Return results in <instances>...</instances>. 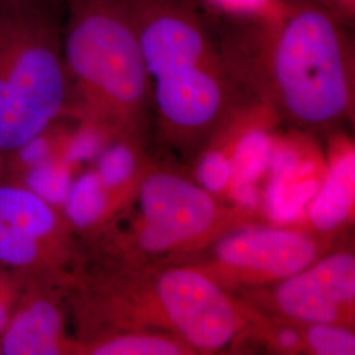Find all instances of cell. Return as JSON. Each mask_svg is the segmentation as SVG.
I'll return each instance as SVG.
<instances>
[{"mask_svg":"<svg viewBox=\"0 0 355 355\" xmlns=\"http://www.w3.org/2000/svg\"><path fill=\"white\" fill-rule=\"evenodd\" d=\"M211 26L236 85L284 119L324 128L352 116L349 26L318 0H274L263 12L220 15Z\"/></svg>","mask_w":355,"mask_h":355,"instance_id":"6da1fadb","label":"cell"},{"mask_svg":"<svg viewBox=\"0 0 355 355\" xmlns=\"http://www.w3.org/2000/svg\"><path fill=\"white\" fill-rule=\"evenodd\" d=\"M64 58L96 124L139 123L150 95L137 33L123 0H64Z\"/></svg>","mask_w":355,"mask_h":355,"instance_id":"7a4b0ae2","label":"cell"},{"mask_svg":"<svg viewBox=\"0 0 355 355\" xmlns=\"http://www.w3.org/2000/svg\"><path fill=\"white\" fill-rule=\"evenodd\" d=\"M64 0H0V71L21 112L42 130L67 102Z\"/></svg>","mask_w":355,"mask_h":355,"instance_id":"3957f363","label":"cell"},{"mask_svg":"<svg viewBox=\"0 0 355 355\" xmlns=\"http://www.w3.org/2000/svg\"><path fill=\"white\" fill-rule=\"evenodd\" d=\"M154 292L166 322L191 349L221 350L243 327L234 302L200 270L168 268L155 279Z\"/></svg>","mask_w":355,"mask_h":355,"instance_id":"277c9868","label":"cell"},{"mask_svg":"<svg viewBox=\"0 0 355 355\" xmlns=\"http://www.w3.org/2000/svg\"><path fill=\"white\" fill-rule=\"evenodd\" d=\"M139 242L149 253H164L193 241L214 227L217 207L209 192L184 178L158 173L141 186Z\"/></svg>","mask_w":355,"mask_h":355,"instance_id":"5b68a950","label":"cell"},{"mask_svg":"<svg viewBox=\"0 0 355 355\" xmlns=\"http://www.w3.org/2000/svg\"><path fill=\"white\" fill-rule=\"evenodd\" d=\"M275 304L282 313L308 324H340L353 313L355 258L333 254L280 282Z\"/></svg>","mask_w":355,"mask_h":355,"instance_id":"8992f818","label":"cell"},{"mask_svg":"<svg viewBox=\"0 0 355 355\" xmlns=\"http://www.w3.org/2000/svg\"><path fill=\"white\" fill-rule=\"evenodd\" d=\"M152 82L159 119L167 127L186 132L214 125L228 111L239 87L223 61L167 73Z\"/></svg>","mask_w":355,"mask_h":355,"instance_id":"52a82bcc","label":"cell"},{"mask_svg":"<svg viewBox=\"0 0 355 355\" xmlns=\"http://www.w3.org/2000/svg\"><path fill=\"white\" fill-rule=\"evenodd\" d=\"M218 265L242 280H283L318 259L309 236L287 229L250 228L233 233L216 246Z\"/></svg>","mask_w":355,"mask_h":355,"instance_id":"ba28073f","label":"cell"},{"mask_svg":"<svg viewBox=\"0 0 355 355\" xmlns=\"http://www.w3.org/2000/svg\"><path fill=\"white\" fill-rule=\"evenodd\" d=\"M64 318L49 302H35L12 318L3 330L1 353L53 355L62 350Z\"/></svg>","mask_w":355,"mask_h":355,"instance_id":"9c48e42d","label":"cell"},{"mask_svg":"<svg viewBox=\"0 0 355 355\" xmlns=\"http://www.w3.org/2000/svg\"><path fill=\"white\" fill-rule=\"evenodd\" d=\"M355 154L346 152L331 162L328 175L320 183L311 202L309 218L320 232L338 228L354 208Z\"/></svg>","mask_w":355,"mask_h":355,"instance_id":"30bf717a","label":"cell"},{"mask_svg":"<svg viewBox=\"0 0 355 355\" xmlns=\"http://www.w3.org/2000/svg\"><path fill=\"white\" fill-rule=\"evenodd\" d=\"M0 220L41 240L51 234L57 218L51 205L31 190L0 187Z\"/></svg>","mask_w":355,"mask_h":355,"instance_id":"8fae6325","label":"cell"},{"mask_svg":"<svg viewBox=\"0 0 355 355\" xmlns=\"http://www.w3.org/2000/svg\"><path fill=\"white\" fill-rule=\"evenodd\" d=\"M316 178L277 179L271 178L267 186L265 207L267 215L277 223H291L304 212L318 193Z\"/></svg>","mask_w":355,"mask_h":355,"instance_id":"7c38bea8","label":"cell"},{"mask_svg":"<svg viewBox=\"0 0 355 355\" xmlns=\"http://www.w3.org/2000/svg\"><path fill=\"white\" fill-rule=\"evenodd\" d=\"M66 215L79 228L95 224L108 205L107 187L96 173H87L71 184L64 202Z\"/></svg>","mask_w":355,"mask_h":355,"instance_id":"4fadbf2b","label":"cell"},{"mask_svg":"<svg viewBox=\"0 0 355 355\" xmlns=\"http://www.w3.org/2000/svg\"><path fill=\"white\" fill-rule=\"evenodd\" d=\"M95 355H180L190 354L191 347L158 334H125L94 346Z\"/></svg>","mask_w":355,"mask_h":355,"instance_id":"5bb4252c","label":"cell"},{"mask_svg":"<svg viewBox=\"0 0 355 355\" xmlns=\"http://www.w3.org/2000/svg\"><path fill=\"white\" fill-rule=\"evenodd\" d=\"M272 148V139L265 130H249L236 146L232 161V174L257 182L268 168Z\"/></svg>","mask_w":355,"mask_h":355,"instance_id":"9a60e30c","label":"cell"},{"mask_svg":"<svg viewBox=\"0 0 355 355\" xmlns=\"http://www.w3.org/2000/svg\"><path fill=\"white\" fill-rule=\"evenodd\" d=\"M71 177L64 161L46 159L32 166L26 175L28 190L48 204H64L71 189Z\"/></svg>","mask_w":355,"mask_h":355,"instance_id":"2e32d148","label":"cell"},{"mask_svg":"<svg viewBox=\"0 0 355 355\" xmlns=\"http://www.w3.org/2000/svg\"><path fill=\"white\" fill-rule=\"evenodd\" d=\"M305 343L313 354H355L354 333L340 324H309Z\"/></svg>","mask_w":355,"mask_h":355,"instance_id":"e0dca14e","label":"cell"},{"mask_svg":"<svg viewBox=\"0 0 355 355\" xmlns=\"http://www.w3.org/2000/svg\"><path fill=\"white\" fill-rule=\"evenodd\" d=\"M40 240L0 220V261L13 266H28L37 259Z\"/></svg>","mask_w":355,"mask_h":355,"instance_id":"ac0fdd59","label":"cell"},{"mask_svg":"<svg viewBox=\"0 0 355 355\" xmlns=\"http://www.w3.org/2000/svg\"><path fill=\"white\" fill-rule=\"evenodd\" d=\"M132 150L121 144L110 148L99 159L98 175L107 189H114L129 180L135 171Z\"/></svg>","mask_w":355,"mask_h":355,"instance_id":"d6986e66","label":"cell"},{"mask_svg":"<svg viewBox=\"0 0 355 355\" xmlns=\"http://www.w3.org/2000/svg\"><path fill=\"white\" fill-rule=\"evenodd\" d=\"M268 168L271 170V178L296 179L313 177L316 165L311 161H300L296 150L287 145H282L272 148Z\"/></svg>","mask_w":355,"mask_h":355,"instance_id":"ffe728a7","label":"cell"},{"mask_svg":"<svg viewBox=\"0 0 355 355\" xmlns=\"http://www.w3.org/2000/svg\"><path fill=\"white\" fill-rule=\"evenodd\" d=\"M232 171V161L221 152H211L204 155L199 165L198 179L207 192L220 193L228 187Z\"/></svg>","mask_w":355,"mask_h":355,"instance_id":"44dd1931","label":"cell"},{"mask_svg":"<svg viewBox=\"0 0 355 355\" xmlns=\"http://www.w3.org/2000/svg\"><path fill=\"white\" fill-rule=\"evenodd\" d=\"M102 146V140L95 127L83 128L71 139L64 153L66 164H79L92 159Z\"/></svg>","mask_w":355,"mask_h":355,"instance_id":"7402d4cb","label":"cell"},{"mask_svg":"<svg viewBox=\"0 0 355 355\" xmlns=\"http://www.w3.org/2000/svg\"><path fill=\"white\" fill-rule=\"evenodd\" d=\"M212 7L220 11V15L239 16L263 12L274 0H208Z\"/></svg>","mask_w":355,"mask_h":355,"instance_id":"603a6c76","label":"cell"},{"mask_svg":"<svg viewBox=\"0 0 355 355\" xmlns=\"http://www.w3.org/2000/svg\"><path fill=\"white\" fill-rule=\"evenodd\" d=\"M19 158L24 165H38L46 159H49L51 155V141L45 137L42 133L35 136L33 139L24 142L19 149Z\"/></svg>","mask_w":355,"mask_h":355,"instance_id":"cb8c5ba5","label":"cell"},{"mask_svg":"<svg viewBox=\"0 0 355 355\" xmlns=\"http://www.w3.org/2000/svg\"><path fill=\"white\" fill-rule=\"evenodd\" d=\"M228 186H230L232 198L236 203L245 208H253L258 204V191L255 187V182L232 174Z\"/></svg>","mask_w":355,"mask_h":355,"instance_id":"d4e9b609","label":"cell"},{"mask_svg":"<svg viewBox=\"0 0 355 355\" xmlns=\"http://www.w3.org/2000/svg\"><path fill=\"white\" fill-rule=\"evenodd\" d=\"M345 26L354 21L355 0H318Z\"/></svg>","mask_w":355,"mask_h":355,"instance_id":"484cf974","label":"cell"},{"mask_svg":"<svg viewBox=\"0 0 355 355\" xmlns=\"http://www.w3.org/2000/svg\"><path fill=\"white\" fill-rule=\"evenodd\" d=\"M274 341L282 350L291 352V350L299 349L302 343V337L297 333V330L290 327H283V328H278V330L274 333Z\"/></svg>","mask_w":355,"mask_h":355,"instance_id":"4316f807","label":"cell"},{"mask_svg":"<svg viewBox=\"0 0 355 355\" xmlns=\"http://www.w3.org/2000/svg\"><path fill=\"white\" fill-rule=\"evenodd\" d=\"M8 324V315H7V309L4 304L0 302V333L4 330Z\"/></svg>","mask_w":355,"mask_h":355,"instance_id":"83f0119b","label":"cell"},{"mask_svg":"<svg viewBox=\"0 0 355 355\" xmlns=\"http://www.w3.org/2000/svg\"><path fill=\"white\" fill-rule=\"evenodd\" d=\"M0 353H1V346H0Z\"/></svg>","mask_w":355,"mask_h":355,"instance_id":"f1b7e54d","label":"cell"}]
</instances>
